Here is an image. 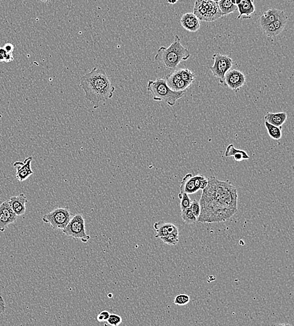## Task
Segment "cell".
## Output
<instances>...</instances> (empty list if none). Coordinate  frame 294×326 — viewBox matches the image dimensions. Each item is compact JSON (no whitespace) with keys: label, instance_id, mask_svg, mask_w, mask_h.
I'll return each instance as SVG.
<instances>
[{"label":"cell","instance_id":"6da1fadb","mask_svg":"<svg viewBox=\"0 0 294 326\" xmlns=\"http://www.w3.org/2000/svg\"><path fill=\"white\" fill-rule=\"evenodd\" d=\"M200 223H220L231 219L238 211V193L229 180H219L214 176L209 178L200 201Z\"/></svg>","mask_w":294,"mask_h":326},{"label":"cell","instance_id":"7a4b0ae2","mask_svg":"<svg viewBox=\"0 0 294 326\" xmlns=\"http://www.w3.org/2000/svg\"><path fill=\"white\" fill-rule=\"evenodd\" d=\"M80 84L87 100L98 107L99 103L113 97L115 87L105 70L94 68L81 77Z\"/></svg>","mask_w":294,"mask_h":326},{"label":"cell","instance_id":"3957f363","mask_svg":"<svg viewBox=\"0 0 294 326\" xmlns=\"http://www.w3.org/2000/svg\"><path fill=\"white\" fill-rule=\"evenodd\" d=\"M190 55L189 50L181 44L180 37L176 35L174 41L169 47L159 48L154 59L164 65L167 69H174L181 61H187Z\"/></svg>","mask_w":294,"mask_h":326},{"label":"cell","instance_id":"277c9868","mask_svg":"<svg viewBox=\"0 0 294 326\" xmlns=\"http://www.w3.org/2000/svg\"><path fill=\"white\" fill-rule=\"evenodd\" d=\"M147 89L152 94L154 101L164 102L169 106L175 105L176 101L182 98L185 94V91L176 92L170 89L167 81L162 78L148 81Z\"/></svg>","mask_w":294,"mask_h":326},{"label":"cell","instance_id":"5b68a950","mask_svg":"<svg viewBox=\"0 0 294 326\" xmlns=\"http://www.w3.org/2000/svg\"><path fill=\"white\" fill-rule=\"evenodd\" d=\"M74 215L68 208H58L44 215L42 220L45 223L50 224L54 230H63Z\"/></svg>","mask_w":294,"mask_h":326},{"label":"cell","instance_id":"8992f818","mask_svg":"<svg viewBox=\"0 0 294 326\" xmlns=\"http://www.w3.org/2000/svg\"><path fill=\"white\" fill-rule=\"evenodd\" d=\"M85 224V219L83 215L74 214L69 223L62 231L67 236L81 240L84 243H86L89 241L90 237L86 233Z\"/></svg>","mask_w":294,"mask_h":326},{"label":"cell","instance_id":"52a82bcc","mask_svg":"<svg viewBox=\"0 0 294 326\" xmlns=\"http://www.w3.org/2000/svg\"><path fill=\"white\" fill-rule=\"evenodd\" d=\"M212 59L213 64L210 67L212 74L221 83H224L225 74L233 66V60L227 55L221 54H213Z\"/></svg>","mask_w":294,"mask_h":326},{"label":"cell","instance_id":"ba28073f","mask_svg":"<svg viewBox=\"0 0 294 326\" xmlns=\"http://www.w3.org/2000/svg\"><path fill=\"white\" fill-rule=\"evenodd\" d=\"M17 219V216L11 208L8 200L2 203L0 205V232H3Z\"/></svg>","mask_w":294,"mask_h":326},{"label":"cell","instance_id":"9c48e42d","mask_svg":"<svg viewBox=\"0 0 294 326\" xmlns=\"http://www.w3.org/2000/svg\"><path fill=\"white\" fill-rule=\"evenodd\" d=\"M225 82L230 89L238 92L246 82L245 75L239 70L232 69L227 72L225 76Z\"/></svg>","mask_w":294,"mask_h":326},{"label":"cell","instance_id":"30bf717a","mask_svg":"<svg viewBox=\"0 0 294 326\" xmlns=\"http://www.w3.org/2000/svg\"><path fill=\"white\" fill-rule=\"evenodd\" d=\"M33 158L30 156L26 158L23 162H17L13 163V166L16 168V177L19 182H22L27 180L31 175L34 174V171L31 167Z\"/></svg>","mask_w":294,"mask_h":326},{"label":"cell","instance_id":"8fae6325","mask_svg":"<svg viewBox=\"0 0 294 326\" xmlns=\"http://www.w3.org/2000/svg\"><path fill=\"white\" fill-rule=\"evenodd\" d=\"M235 3L239 12L237 19H248L255 11L253 0H235Z\"/></svg>","mask_w":294,"mask_h":326},{"label":"cell","instance_id":"7c38bea8","mask_svg":"<svg viewBox=\"0 0 294 326\" xmlns=\"http://www.w3.org/2000/svg\"><path fill=\"white\" fill-rule=\"evenodd\" d=\"M8 202L11 208L17 216H21L25 213L26 203L27 202V198L24 194L13 196L10 198Z\"/></svg>","mask_w":294,"mask_h":326},{"label":"cell","instance_id":"4fadbf2b","mask_svg":"<svg viewBox=\"0 0 294 326\" xmlns=\"http://www.w3.org/2000/svg\"><path fill=\"white\" fill-rule=\"evenodd\" d=\"M183 28L189 32H195L200 29V22L193 13H187L183 15L180 20Z\"/></svg>","mask_w":294,"mask_h":326},{"label":"cell","instance_id":"5bb4252c","mask_svg":"<svg viewBox=\"0 0 294 326\" xmlns=\"http://www.w3.org/2000/svg\"><path fill=\"white\" fill-rule=\"evenodd\" d=\"M208 10L207 21H213L222 17L218 1H202Z\"/></svg>","mask_w":294,"mask_h":326},{"label":"cell","instance_id":"9a60e30c","mask_svg":"<svg viewBox=\"0 0 294 326\" xmlns=\"http://www.w3.org/2000/svg\"><path fill=\"white\" fill-rule=\"evenodd\" d=\"M199 191L194 182V176L191 173L187 174L183 178L180 184V193L194 194Z\"/></svg>","mask_w":294,"mask_h":326},{"label":"cell","instance_id":"2e32d148","mask_svg":"<svg viewBox=\"0 0 294 326\" xmlns=\"http://www.w3.org/2000/svg\"><path fill=\"white\" fill-rule=\"evenodd\" d=\"M284 11L278 9H271L263 13L260 17V25L261 26L273 23L277 20Z\"/></svg>","mask_w":294,"mask_h":326},{"label":"cell","instance_id":"e0dca14e","mask_svg":"<svg viewBox=\"0 0 294 326\" xmlns=\"http://www.w3.org/2000/svg\"><path fill=\"white\" fill-rule=\"evenodd\" d=\"M287 118V115L286 112L272 113L269 112H267L265 116V122L276 127H282V125L286 122Z\"/></svg>","mask_w":294,"mask_h":326},{"label":"cell","instance_id":"ac0fdd59","mask_svg":"<svg viewBox=\"0 0 294 326\" xmlns=\"http://www.w3.org/2000/svg\"><path fill=\"white\" fill-rule=\"evenodd\" d=\"M225 156L226 157H233L236 162H242L243 160L250 159L248 154L244 150H240L234 147L233 144H230L228 146L225 151Z\"/></svg>","mask_w":294,"mask_h":326},{"label":"cell","instance_id":"d6986e66","mask_svg":"<svg viewBox=\"0 0 294 326\" xmlns=\"http://www.w3.org/2000/svg\"><path fill=\"white\" fill-rule=\"evenodd\" d=\"M218 4L222 17L226 16V15L237 11L235 0H220V1H218Z\"/></svg>","mask_w":294,"mask_h":326},{"label":"cell","instance_id":"ffe728a7","mask_svg":"<svg viewBox=\"0 0 294 326\" xmlns=\"http://www.w3.org/2000/svg\"><path fill=\"white\" fill-rule=\"evenodd\" d=\"M265 127L270 137L274 140H279L282 138V127H276L265 121Z\"/></svg>","mask_w":294,"mask_h":326},{"label":"cell","instance_id":"44dd1931","mask_svg":"<svg viewBox=\"0 0 294 326\" xmlns=\"http://www.w3.org/2000/svg\"><path fill=\"white\" fill-rule=\"evenodd\" d=\"M154 230H156V238L160 239L161 237L167 236L168 235L167 230V223L163 221L156 222L154 224Z\"/></svg>","mask_w":294,"mask_h":326},{"label":"cell","instance_id":"7402d4cb","mask_svg":"<svg viewBox=\"0 0 294 326\" xmlns=\"http://www.w3.org/2000/svg\"><path fill=\"white\" fill-rule=\"evenodd\" d=\"M287 19H288V17H287L286 13L284 12L277 20L273 22V25L275 26L277 35H279L284 30L285 26L287 23Z\"/></svg>","mask_w":294,"mask_h":326},{"label":"cell","instance_id":"603a6c76","mask_svg":"<svg viewBox=\"0 0 294 326\" xmlns=\"http://www.w3.org/2000/svg\"><path fill=\"white\" fill-rule=\"evenodd\" d=\"M181 216L183 222L187 224H193L196 223L198 220L189 208L181 211Z\"/></svg>","mask_w":294,"mask_h":326},{"label":"cell","instance_id":"cb8c5ba5","mask_svg":"<svg viewBox=\"0 0 294 326\" xmlns=\"http://www.w3.org/2000/svg\"><path fill=\"white\" fill-rule=\"evenodd\" d=\"M180 81H181L180 69L175 70V71L172 72L166 80L168 87L171 89L174 85H176Z\"/></svg>","mask_w":294,"mask_h":326},{"label":"cell","instance_id":"d4e9b609","mask_svg":"<svg viewBox=\"0 0 294 326\" xmlns=\"http://www.w3.org/2000/svg\"><path fill=\"white\" fill-rule=\"evenodd\" d=\"M180 74L181 80L184 81L186 82L191 84L193 82L194 79H195V76L193 72L189 69H180Z\"/></svg>","mask_w":294,"mask_h":326},{"label":"cell","instance_id":"484cf974","mask_svg":"<svg viewBox=\"0 0 294 326\" xmlns=\"http://www.w3.org/2000/svg\"><path fill=\"white\" fill-rule=\"evenodd\" d=\"M178 198H180L181 210H187L189 208L191 204V200L190 199L189 195L184 193H180L178 194Z\"/></svg>","mask_w":294,"mask_h":326},{"label":"cell","instance_id":"4316f807","mask_svg":"<svg viewBox=\"0 0 294 326\" xmlns=\"http://www.w3.org/2000/svg\"><path fill=\"white\" fill-rule=\"evenodd\" d=\"M190 297L189 295L181 294L177 295L174 298L173 303L174 305L179 306H184L189 303Z\"/></svg>","mask_w":294,"mask_h":326},{"label":"cell","instance_id":"83f0119b","mask_svg":"<svg viewBox=\"0 0 294 326\" xmlns=\"http://www.w3.org/2000/svg\"><path fill=\"white\" fill-rule=\"evenodd\" d=\"M160 239L169 245L174 246L178 244L179 235L168 234L167 236L160 238Z\"/></svg>","mask_w":294,"mask_h":326},{"label":"cell","instance_id":"f1b7e54d","mask_svg":"<svg viewBox=\"0 0 294 326\" xmlns=\"http://www.w3.org/2000/svg\"><path fill=\"white\" fill-rule=\"evenodd\" d=\"M261 28H262L263 32L267 37H273L277 35L275 26H274L273 23L261 26Z\"/></svg>","mask_w":294,"mask_h":326},{"label":"cell","instance_id":"f546056e","mask_svg":"<svg viewBox=\"0 0 294 326\" xmlns=\"http://www.w3.org/2000/svg\"><path fill=\"white\" fill-rule=\"evenodd\" d=\"M189 210L192 211V213H193L194 215L195 216L196 218L200 217L201 213V206L200 202L197 201L196 199L191 201V204H190Z\"/></svg>","mask_w":294,"mask_h":326},{"label":"cell","instance_id":"4dcf8cb0","mask_svg":"<svg viewBox=\"0 0 294 326\" xmlns=\"http://www.w3.org/2000/svg\"><path fill=\"white\" fill-rule=\"evenodd\" d=\"M109 325L112 326H119L123 322V319L119 315L110 314L107 321Z\"/></svg>","mask_w":294,"mask_h":326},{"label":"cell","instance_id":"1f68e13d","mask_svg":"<svg viewBox=\"0 0 294 326\" xmlns=\"http://www.w3.org/2000/svg\"><path fill=\"white\" fill-rule=\"evenodd\" d=\"M191 84L189 83L186 82L184 81L181 80L178 83H176V85H174L173 87L171 88V90H174L176 92H182L185 91L188 87H189Z\"/></svg>","mask_w":294,"mask_h":326},{"label":"cell","instance_id":"d6a6232c","mask_svg":"<svg viewBox=\"0 0 294 326\" xmlns=\"http://www.w3.org/2000/svg\"><path fill=\"white\" fill-rule=\"evenodd\" d=\"M110 315V312L107 311V310H103V311H102L101 313L97 316V320L98 321L99 323L105 322V321H107L108 319H109Z\"/></svg>","mask_w":294,"mask_h":326},{"label":"cell","instance_id":"836d02e7","mask_svg":"<svg viewBox=\"0 0 294 326\" xmlns=\"http://www.w3.org/2000/svg\"><path fill=\"white\" fill-rule=\"evenodd\" d=\"M167 230L168 234L179 235L178 228L173 224L167 223Z\"/></svg>","mask_w":294,"mask_h":326},{"label":"cell","instance_id":"e575fe53","mask_svg":"<svg viewBox=\"0 0 294 326\" xmlns=\"http://www.w3.org/2000/svg\"><path fill=\"white\" fill-rule=\"evenodd\" d=\"M208 183H209V178L205 177L204 175L202 176L200 182V189H203L207 188Z\"/></svg>","mask_w":294,"mask_h":326},{"label":"cell","instance_id":"d590c367","mask_svg":"<svg viewBox=\"0 0 294 326\" xmlns=\"http://www.w3.org/2000/svg\"><path fill=\"white\" fill-rule=\"evenodd\" d=\"M3 48L6 52L12 53V54H13V50L15 49L14 45L10 43H6Z\"/></svg>","mask_w":294,"mask_h":326},{"label":"cell","instance_id":"8d00e7d4","mask_svg":"<svg viewBox=\"0 0 294 326\" xmlns=\"http://www.w3.org/2000/svg\"><path fill=\"white\" fill-rule=\"evenodd\" d=\"M6 309V305L3 297L0 295V314L4 313Z\"/></svg>","mask_w":294,"mask_h":326},{"label":"cell","instance_id":"74e56055","mask_svg":"<svg viewBox=\"0 0 294 326\" xmlns=\"http://www.w3.org/2000/svg\"><path fill=\"white\" fill-rule=\"evenodd\" d=\"M7 52L4 50L3 47H0V62H4Z\"/></svg>","mask_w":294,"mask_h":326},{"label":"cell","instance_id":"f35d334b","mask_svg":"<svg viewBox=\"0 0 294 326\" xmlns=\"http://www.w3.org/2000/svg\"><path fill=\"white\" fill-rule=\"evenodd\" d=\"M13 59H14V57H13V54H12V53H7V54H6L5 60H4V62H11V61H13Z\"/></svg>","mask_w":294,"mask_h":326},{"label":"cell","instance_id":"ab89813d","mask_svg":"<svg viewBox=\"0 0 294 326\" xmlns=\"http://www.w3.org/2000/svg\"><path fill=\"white\" fill-rule=\"evenodd\" d=\"M293 326L291 325V324L282 323V324H278V325H276L275 326Z\"/></svg>","mask_w":294,"mask_h":326},{"label":"cell","instance_id":"60d3db41","mask_svg":"<svg viewBox=\"0 0 294 326\" xmlns=\"http://www.w3.org/2000/svg\"><path fill=\"white\" fill-rule=\"evenodd\" d=\"M168 3H171V4H174V3H177V1H172V2H171V1H168Z\"/></svg>","mask_w":294,"mask_h":326}]
</instances>
